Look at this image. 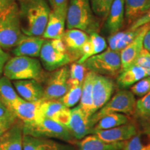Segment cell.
I'll return each instance as SVG.
<instances>
[{
    "label": "cell",
    "mask_w": 150,
    "mask_h": 150,
    "mask_svg": "<svg viewBox=\"0 0 150 150\" xmlns=\"http://www.w3.org/2000/svg\"><path fill=\"white\" fill-rule=\"evenodd\" d=\"M22 33L42 37L51 8L47 0H18Z\"/></svg>",
    "instance_id": "cell-1"
},
{
    "label": "cell",
    "mask_w": 150,
    "mask_h": 150,
    "mask_svg": "<svg viewBox=\"0 0 150 150\" xmlns=\"http://www.w3.org/2000/svg\"><path fill=\"white\" fill-rule=\"evenodd\" d=\"M4 74L10 80L33 79L41 83L46 74L40 62L29 56H14L9 59L4 67Z\"/></svg>",
    "instance_id": "cell-2"
},
{
    "label": "cell",
    "mask_w": 150,
    "mask_h": 150,
    "mask_svg": "<svg viewBox=\"0 0 150 150\" xmlns=\"http://www.w3.org/2000/svg\"><path fill=\"white\" fill-rule=\"evenodd\" d=\"M65 24L67 29H79L88 34L97 32L98 24L90 0H69Z\"/></svg>",
    "instance_id": "cell-3"
},
{
    "label": "cell",
    "mask_w": 150,
    "mask_h": 150,
    "mask_svg": "<svg viewBox=\"0 0 150 150\" xmlns=\"http://www.w3.org/2000/svg\"><path fill=\"white\" fill-rule=\"evenodd\" d=\"M23 34L19 6L15 1L0 14V47L2 49L15 47Z\"/></svg>",
    "instance_id": "cell-4"
},
{
    "label": "cell",
    "mask_w": 150,
    "mask_h": 150,
    "mask_svg": "<svg viewBox=\"0 0 150 150\" xmlns=\"http://www.w3.org/2000/svg\"><path fill=\"white\" fill-rule=\"evenodd\" d=\"M136 103L134 94L127 90H122L90 117V127L92 129L101 118L113 112H122L126 115H133L135 113Z\"/></svg>",
    "instance_id": "cell-5"
},
{
    "label": "cell",
    "mask_w": 150,
    "mask_h": 150,
    "mask_svg": "<svg viewBox=\"0 0 150 150\" xmlns=\"http://www.w3.org/2000/svg\"><path fill=\"white\" fill-rule=\"evenodd\" d=\"M40 57L43 67L48 71H54L72 62L62 39H45Z\"/></svg>",
    "instance_id": "cell-6"
},
{
    "label": "cell",
    "mask_w": 150,
    "mask_h": 150,
    "mask_svg": "<svg viewBox=\"0 0 150 150\" xmlns=\"http://www.w3.org/2000/svg\"><path fill=\"white\" fill-rule=\"evenodd\" d=\"M23 134L33 137L56 138L69 142H74V137L66 127L47 118L31 123H23Z\"/></svg>",
    "instance_id": "cell-7"
},
{
    "label": "cell",
    "mask_w": 150,
    "mask_h": 150,
    "mask_svg": "<svg viewBox=\"0 0 150 150\" xmlns=\"http://www.w3.org/2000/svg\"><path fill=\"white\" fill-rule=\"evenodd\" d=\"M89 71L106 76H116L121 69L120 53L108 49L91 56L83 63Z\"/></svg>",
    "instance_id": "cell-8"
},
{
    "label": "cell",
    "mask_w": 150,
    "mask_h": 150,
    "mask_svg": "<svg viewBox=\"0 0 150 150\" xmlns=\"http://www.w3.org/2000/svg\"><path fill=\"white\" fill-rule=\"evenodd\" d=\"M69 76L70 67L67 65L54 70L47 81L44 88L43 100H54L61 98L70 88Z\"/></svg>",
    "instance_id": "cell-9"
},
{
    "label": "cell",
    "mask_w": 150,
    "mask_h": 150,
    "mask_svg": "<svg viewBox=\"0 0 150 150\" xmlns=\"http://www.w3.org/2000/svg\"><path fill=\"white\" fill-rule=\"evenodd\" d=\"M114 89L115 83L111 79L95 73L93 83V113L102 108L109 101Z\"/></svg>",
    "instance_id": "cell-10"
},
{
    "label": "cell",
    "mask_w": 150,
    "mask_h": 150,
    "mask_svg": "<svg viewBox=\"0 0 150 150\" xmlns=\"http://www.w3.org/2000/svg\"><path fill=\"white\" fill-rule=\"evenodd\" d=\"M149 28L150 23L142 26L138 35L120 52L121 69L120 72H123L135 65L143 50V38Z\"/></svg>",
    "instance_id": "cell-11"
},
{
    "label": "cell",
    "mask_w": 150,
    "mask_h": 150,
    "mask_svg": "<svg viewBox=\"0 0 150 150\" xmlns=\"http://www.w3.org/2000/svg\"><path fill=\"white\" fill-rule=\"evenodd\" d=\"M89 39V35L79 29H66L62 40L72 57V61H77L83 54V49Z\"/></svg>",
    "instance_id": "cell-12"
},
{
    "label": "cell",
    "mask_w": 150,
    "mask_h": 150,
    "mask_svg": "<svg viewBox=\"0 0 150 150\" xmlns=\"http://www.w3.org/2000/svg\"><path fill=\"white\" fill-rule=\"evenodd\" d=\"M43 101L40 99L36 102H28L22 98L14 105L12 111L23 123L35 122L44 118L40 110Z\"/></svg>",
    "instance_id": "cell-13"
},
{
    "label": "cell",
    "mask_w": 150,
    "mask_h": 150,
    "mask_svg": "<svg viewBox=\"0 0 150 150\" xmlns=\"http://www.w3.org/2000/svg\"><path fill=\"white\" fill-rule=\"evenodd\" d=\"M45 40V39L42 37L30 36L23 34L13 50V54L16 56L38 57Z\"/></svg>",
    "instance_id": "cell-14"
},
{
    "label": "cell",
    "mask_w": 150,
    "mask_h": 150,
    "mask_svg": "<svg viewBox=\"0 0 150 150\" xmlns=\"http://www.w3.org/2000/svg\"><path fill=\"white\" fill-rule=\"evenodd\" d=\"M137 132L136 127L133 124H126L114 128L99 130L93 134L106 142H122L129 140Z\"/></svg>",
    "instance_id": "cell-15"
},
{
    "label": "cell",
    "mask_w": 150,
    "mask_h": 150,
    "mask_svg": "<svg viewBox=\"0 0 150 150\" xmlns=\"http://www.w3.org/2000/svg\"><path fill=\"white\" fill-rule=\"evenodd\" d=\"M67 128L73 137L79 140L92 132L89 126V119L79 106L71 109V119Z\"/></svg>",
    "instance_id": "cell-16"
},
{
    "label": "cell",
    "mask_w": 150,
    "mask_h": 150,
    "mask_svg": "<svg viewBox=\"0 0 150 150\" xmlns=\"http://www.w3.org/2000/svg\"><path fill=\"white\" fill-rule=\"evenodd\" d=\"M13 85L19 95L28 102H36L43 98L44 88L40 83L33 79L15 81Z\"/></svg>",
    "instance_id": "cell-17"
},
{
    "label": "cell",
    "mask_w": 150,
    "mask_h": 150,
    "mask_svg": "<svg viewBox=\"0 0 150 150\" xmlns=\"http://www.w3.org/2000/svg\"><path fill=\"white\" fill-rule=\"evenodd\" d=\"M23 122H17L0 137V150H23Z\"/></svg>",
    "instance_id": "cell-18"
},
{
    "label": "cell",
    "mask_w": 150,
    "mask_h": 150,
    "mask_svg": "<svg viewBox=\"0 0 150 150\" xmlns=\"http://www.w3.org/2000/svg\"><path fill=\"white\" fill-rule=\"evenodd\" d=\"M66 16L52 11L51 9L47 23L42 37L47 40L62 39L65 29Z\"/></svg>",
    "instance_id": "cell-19"
},
{
    "label": "cell",
    "mask_w": 150,
    "mask_h": 150,
    "mask_svg": "<svg viewBox=\"0 0 150 150\" xmlns=\"http://www.w3.org/2000/svg\"><path fill=\"white\" fill-rule=\"evenodd\" d=\"M125 20V0H114L106 17V28L110 34L118 32Z\"/></svg>",
    "instance_id": "cell-20"
},
{
    "label": "cell",
    "mask_w": 150,
    "mask_h": 150,
    "mask_svg": "<svg viewBox=\"0 0 150 150\" xmlns=\"http://www.w3.org/2000/svg\"><path fill=\"white\" fill-rule=\"evenodd\" d=\"M95 73L89 71L86 73L82 83L81 96L79 106L88 119L93 115V83Z\"/></svg>",
    "instance_id": "cell-21"
},
{
    "label": "cell",
    "mask_w": 150,
    "mask_h": 150,
    "mask_svg": "<svg viewBox=\"0 0 150 150\" xmlns=\"http://www.w3.org/2000/svg\"><path fill=\"white\" fill-rule=\"evenodd\" d=\"M107 47V42L102 35L97 32L91 33L89 35L88 40L83 47L82 56L76 61V63L83 64L90 57L105 51Z\"/></svg>",
    "instance_id": "cell-22"
},
{
    "label": "cell",
    "mask_w": 150,
    "mask_h": 150,
    "mask_svg": "<svg viewBox=\"0 0 150 150\" xmlns=\"http://www.w3.org/2000/svg\"><path fill=\"white\" fill-rule=\"evenodd\" d=\"M79 150H122L123 141L106 142L96 135H91L78 142Z\"/></svg>",
    "instance_id": "cell-23"
},
{
    "label": "cell",
    "mask_w": 150,
    "mask_h": 150,
    "mask_svg": "<svg viewBox=\"0 0 150 150\" xmlns=\"http://www.w3.org/2000/svg\"><path fill=\"white\" fill-rule=\"evenodd\" d=\"M150 8V0H125V18L131 24Z\"/></svg>",
    "instance_id": "cell-24"
},
{
    "label": "cell",
    "mask_w": 150,
    "mask_h": 150,
    "mask_svg": "<svg viewBox=\"0 0 150 150\" xmlns=\"http://www.w3.org/2000/svg\"><path fill=\"white\" fill-rule=\"evenodd\" d=\"M141 27L135 30L128 29L125 31H118L108 38V47L110 50L120 52L125 49L140 33Z\"/></svg>",
    "instance_id": "cell-25"
},
{
    "label": "cell",
    "mask_w": 150,
    "mask_h": 150,
    "mask_svg": "<svg viewBox=\"0 0 150 150\" xmlns=\"http://www.w3.org/2000/svg\"><path fill=\"white\" fill-rule=\"evenodd\" d=\"M147 76V72L143 67L134 65L129 67L126 70L119 73L117 82L122 88H126L134 85L142 79Z\"/></svg>",
    "instance_id": "cell-26"
},
{
    "label": "cell",
    "mask_w": 150,
    "mask_h": 150,
    "mask_svg": "<svg viewBox=\"0 0 150 150\" xmlns=\"http://www.w3.org/2000/svg\"><path fill=\"white\" fill-rule=\"evenodd\" d=\"M122 150H150V127L137 131L134 136L123 141Z\"/></svg>",
    "instance_id": "cell-27"
},
{
    "label": "cell",
    "mask_w": 150,
    "mask_h": 150,
    "mask_svg": "<svg viewBox=\"0 0 150 150\" xmlns=\"http://www.w3.org/2000/svg\"><path fill=\"white\" fill-rule=\"evenodd\" d=\"M21 99L22 97L19 96L13 87L11 80L5 76H1L0 78V100L1 103L12 111L14 105Z\"/></svg>",
    "instance_id": "cell-28"
},
{
    "label": "cell",
    "mask_w": 150,
    "mask_h": 150,
    "mask_svg": "<svg viewBox=\"0 0 150 150\" xmlns=\"http://www.w3.org/2000/svg\"><path fill=\"white\" fill-rule=\"evenodd\" d=\"M23 150H60V146L56 142L43 138L23 134Z\"/></svg>",
    "instance_id": "cell-29"
},
{
    "label": "cell",
    "mask_w": 150,
    "mask_h": 150,
    "mask_svg": "<svg viewBox=\"0 0 150 150\" xmlns=\"http://www.w3.org/2000/svg\"><path fill=\"white\" fill-rule=\"evenodd\" d=\"M129 118L128 116L121 114L120 112H113L108 114L101 118L95 126L92 129V132H95L99 130H105L109 129L114 127L120 126V125H126L128 123Z\"/></svg>",
    "instance_id": "cell-30"
},
{
    "label": "cell",
    "mask_w": 150,
    "mask_h": 150,
    "mask_svg": "<svg viewBox=\"0 0 150 150\" xmlns=\"http://www.w3.org/2000/svg\"><path fill=\"white\" fill-rule=\"evenodd\" d=\"M88 72L83 64L78 63H72L70 67V76L68 79L69 86L81 85L83 83L86 73Z\"/></svg>",
    "instance_id": "cell-31"
},
{
    "label": "cell",
    "mask_w": 150,
    "mask_h": 150,
    "mask_svg": "<svg viewBox=\"0 0 150 150\" xmlns=\"http://www.w3.org/2000/svg\"><path fill=\"white\" fill-rule=\"evenodd\" d=\"M67 108L59 99L54 100H44L41 104L40 110L42 117L52 119L57 112Z\"/></svg>",
    "instance_id": "cell-32"
},
{
    "label": "cell",
    "mask_w": 150,
    "mask_h": 150,
    "mask_svg": "<svg viewBox=\"0 0 150 150\" xmlns=\"http://www.w3.org/2000/svg\"><path fill=\"white\" fill-rule=\"evenodd\" d=\"M82 84L81 85L70 86L66 93L59 100L63 103L67 108H70L77 104L81 96Z\"/></svg>",
    "instance_id": "cell-33"
},
{
    "label": "cell",
    "mask_w": 150,
    "mask_h": 150,
    "mask_svg": "<svg viewBox=\"0 0 150 150\" xmlns=\"http://www.w3.org/2000/svg\"><path fill=\"white\" fill-rule=\"evenodd\" d=\"M135 113L141 119L150 122V92L137 101Z\"/></svg>",
    "instance_id": "cell-34"
},
{
    "label": "cell",
    "mask_w": 150,
    "mask_h": 150,
    "mask_svg": "<svg viewBox=\"0 0 150 150\" xmlns=\"http://www.w3.org/2000/svg\"><path fill=\"white\" fill-rule=\"evenodd\" d=\"M114 0H90L93 13L100 18H106Z\"/></svg>",
    "instance_id": "cell-35"
},
{
    "label": "cell",
    "mask_w": 150,
    "mask_h": 150,
    "mask_svg": "<svg viewBox=\"0 0 150 150\" xmlns=\"http://www.w3.org/2000/svg\"><path fill=\"white\" fill-rule=\"evenodd\" d=\"M18 118L13 112L3 104H0V127L8 130L18 122Z\"/></svg>",
    "instance_id": "cell-36"
},
{
    "label": "cell",
    "mask_w": 150,
    "mask_h": 150,
    "mask_svg": "<svg viewBox=\"0 0 150 150\" xmlns=\"http://www.w3.org/2000/svg\"><path fill=\"white\" fill-rule=\"evenodd\" d=\"M131 92L134 95L138 97H143L146 94L150 92V77H146L142 79L139 81L134 84L131 87Z\"/></svg>",
    "instance_id": "cell-37"
},
{
    "label": "cell",
    "mask_w": 150,
    "mask_h": 150,
    "mask_svg": "<svg viewBox=\"0 0 150 150\" xmlns=\"http://www.w3.org/2000/svg\"><path fill=\"white\" fill-rule=\"evenodd\" d=\"M71 119V109L65 108L56 114L51 120L67 128Z\"/></svg>",
    "instance_id": "cell-38"
},
{
    "label": "cell",
    "mask_w": 150,
    "mask_h": 150,
    "mask_svg": "<svg viewBox=\"0 0 150 150\" xmlns=\"http://www.w3.org/2000/svg\"><path fill=\"white\" fill-rule=\"evenodd\" d=\"M52 10L66 16L69 0H47Z\"/></svg>",
    "instance_id": "cell-39"
},
{
    "label": "cell",
    "mask_w": 150,
    "mask_h": 150,
    "mask_svg": "<svg viewBox=\"0 0 150 150\" xmlns=\"http://www.w3.org/2000/svg\"><path fill=\"white\" fill-rule=\"evenodd\" d=\"M150 23V8L148 10L147 13L142 15L141 17L137 19L136 21H134L131 24V27L129 29L135 30L138 29V28L142 27V26L146 25V24Z\"/></svg>",
    "instance_id": "cell-40"
},
{
    "label": "cell",
    "mask_w": 150,
    "mask_h": 150,
    "mask_svg": "<svg viewBox=\"0 0 150 150\" xmlns=\"http://www.w3.org/2000/svg\"><path fill=\"white\" fill-rule=\"evenodd\" d=\"M143 49L150 53V28L147 30L143 38Z\"/></svg>",
    "instance_id": "cell-41"
},
{
    "label": "cell",
    "mask_w": 150,
    "mask_h": 150,
    "mask_svg": "<svg viewBox=\"0 0 150 150\" xmlns=\"http://www.w3.org/2000/svg\"><path fill=\"white\" fill-rule=\"evenodd\" d=\"M15 1L16 0H0V14Z\"/></svg>",
    "instance_id": "cell-42"
},
{
    "label": "cell",
    "mask_w": 150,
    "mask_h": 150,
    "mask_svg": "<svg viewBox=\"0 0 150 150\" xmlns=\"http://www.w3.org/2000/svg\"><path fill=\"white\" fill-rule=\"evenodd\" d=\"M8 59L9 56L7 53L0 58V78H1V74H2V73L4 72V67Z\"/></svg>",
    "instance_id": "cell-43"
},
{
    "label": "cell",
    "mask_w": 150,
    "mask_h": 150,
    "mask_svg": "<svg viewBox=\"0 0 150 150\" xmlns=\"http://www.w3.org/2000/svg\"><path fill=\"white\" fill-rule=\"evenodd\" d=\"M140 55L145 56V57L147 58V59L150 61V53L149 52H147V50H145V49H143V50H142L141 53H140Z\"/></svg>",
    "instance_id": "cell-44"
},
{
    "label": "cell",
    "mask_w": 150,
    "mask_h": 150,
    "mask_svg": "<svg viewBox=\"0 0 150 150\" xmlns=\"http://www.w3.org/2000/svg\"><path fill=\"white\" fill-rule=\"evenodd\" d=\"M6 54V52L3 50V49L0 47V58H1V56H3L4 55H5Z\"/></svg>",
    "instance_id": "cell-45"
},
{
    "label": "cell",
    "mask_w": 150,
    "mask_h": 150,
    "mask_svg": "<svg viewBox=\"0 0 150 150\" xmlns=\"http://www.w3.org/2000/svg\"><path fill=\"white\" fill-rule=\"evenodd\" d=\"M6 131H7V130H6V129H3V128H1V127H0V137L2 136V135H3L4 134V133H5Z\"/></svg>",
    "instance_id": "cell-46"
},
{
    "label": "cell",
    "mask_w": 150,
    "mask_h": 150,
    "mask_svg": "<svg viewBox=\"0 0 150 150\" xmlns=\"http://www.w3.org/2000/svg\"><path fill=\"white\" fill-rule=\"evenodd\" d=\"M0 104H2V103H1V100H0Z\"/></svg>",
    "instance_id": "cell-47"
}]
</instances>
